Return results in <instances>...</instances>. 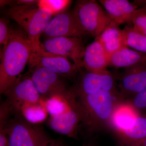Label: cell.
Masks as SVG:
<instances>
[{"label":"cell","mask_w":146,"mask_h":146,"mask_svg":"<svg viewBox=\"0 0 146 146\" xmlns=\"http://www.w3.org/2000/svg\"><path fill=\"white\" fill-rule=\"evenodd\" d=\"M124 44L140 52L146 53V36L133 27L126 25L122 30Z\"/></svg>","instance_id":"ffe728a7"},{"label":"cell","mask_w":146,"mask_h":146,"mask_svg":"<svg viewBox=\"0 0 146 146\" xmlns=\"http://www.w3.org/2000/svg\"><path fill=\"white\" fill-rule=\"evenodd\" d=\"M82 146H96V145H94L93 143H89L88 144H84Z\"/></svg>","instance_id":"f546056e"},{"label":"cell","mask_w":146,"mask_h":146,"mask_svg":"<svg viewBox=\"0 0 146 146\" xmlns=\"http://www.w3.org/2000/svg\"><path fill=\"white\" fill-rule=\"evenodd\" d=\"M74 95L80 113L79 131H81L88 137L104 129H110L115 108L121 102H125L119 90L101 91L88 95Z\"/></svg>","instance_id":"6da1fadb"},{"label":"cell","mask_w":146,"mask_h":146,"mask_svg":"<svg viewBox=\"0 0 146 146\" xmlns=\"http://www.w3.org/2000/svg\"><path fill=\"white\" fill-rule=\"evenodd\" d=\"M131 23L134 29L146 36V8L137 9Z\"/></svg>","instance_id":"cb8c5ba5"},{"label":"cell","mask_w":146,"mask_h":146,"mask_svg":"<svg viewBox=\"0 0 146 146\" xmlns=\"http://www.w3.org/2000/svg\"><path fill=\"white\" fill-rule=\"evenodd\" d=\"M30 77L42 101L55 97L67 98L70 93L61 76L48 69L36 66L31 70Z\"/></svg>","instance_id":"8992f818"},{"label":"cell","mask_w":146,"mask_h":146,"mask_svg":"<svg viewBox=\"0 0 146 146\" xmlns=\"http://www.w3.org/2000/svg\"><path fill=\"white\" fill-rule=\"evenodd\" d=\"M146 86V61L126 68L120 79L119 90L124 101L129 102Z\"/></svg>","instance_id":"7c38bea8"},{"label":"cell","mask_w":146,"mask_h":146,"mask_svg":"<svg viewBox=\"0 0 146 146\" xmlns=\"http://www.w3.org/2000/svg\"><path fill=\"white\" fill-rule=\"evenodd\" d=\"M68 0H40L37 5L39 8L48 11L52 16L62 13L70 4Z\"/></svg>","instance_id":"603a6c76"},{"label":"cell","mask_w":146,"mask_h":146,"mask_svg":"<svg viewBox=\"0 0 146 146\" xmlns=\"http://www.w3.org/2000/svg\"><path fill=\"white\" fill-rule=\"evenodd\" d=\"M38 1L34 0H19L17 1V5L32 6L37 4Z\"/></svg>","instance_id":"4316f807"},{"label":"cell","mask_w":146,"mask_h":146,"mask_svg":"<svg viewBox=\"0 0 146 146\" xmlns=\"http://www.w3.org/2000/svg\"><path fill=\"white\" fill-rule=\"evenodd\" d=\"M72 89L74 94L78 96L94 94L101 91H118L114 77L108 71L102 73L86 71Z\"/></svg>","instance_id":"8fae6325"},{"label":"cell","mask_w":146,"mask_h":146,"mask_svg":"<svg viewBox=\"0 0 146 146\" xmlns=\"http://www.w3.org/2000/svg\"><path fill=\"white\" fill-rule=\"evenodd\" d=\"M119 27L112 22L98 38L95 39L101 43L108 58L113 53L125 46L124 44L122 30Z\"/></svg>","instance_id":"d6986e66"},{"label":"cell","mask_w":146,"mask_h":146,"mask_svg":"<svg viewBox=\"0 0 146 146\" xmlns=\"http://www.w3.org/2000/svg\"><path fill=\"white\" fill-rule=\"evenodd\" d=\"M100 2L104 7L113 22L118 26L131 22L137 9L135 4L127 0H101Z\"/></svg>","instance_id":"2e32d148"},{"label":"cell","mask_w":146,"mask_h":146,"mask_svg":"<svg viewBox=\"0 0 146 146\" xmlns=\"http://www.w3.org/2000/svg\"><path fill=\"white\" fill-rule=\"evenodd\" d=\"M7 15L25 32L32 43L33 53L42 56L51 54L44 49L39 38L52 19L51 13L39 8L37 4L32 6L17 5L9 9Z\"/></svg>","instance_id":"3957f363"},{"label":"cell","mask_w":146,"mask_h":146,"mask_svg":"<svg viewBox=\"0 0 146 146\" xmlns=\"http://www.w3.org/2000/svg\"><path fill=\"white\" fill-rule=\"evenodd\" d=\"M28 63L31 70L36 66L42 67L69 78H74L78 70H79L75 64L70 63L67 58L54 54L41 56L32 53Z\"/></svg>","instance_id":"4fadbf2b"},{"label":"cell","mask_w":146,"mask_h":146,"mask_svg":"<svg viewBox=\"0 0 146 146\" xmlns=\"http://www.w3.org/2000/svg\"><path fill=\"white\" fill-rule=\"evenodd\" d=\"M115 134L118 146H143L146 139V114L140 115L127 127Z\"/></svg>","instance_id":"5bb4252c"},{"label":"cell","mask_w":146,"mask_h":146,"mask_svg":"<svg viewBox=\"0 0 146 146\" xmlns=\"http://www.w3.org/2000/svg\"><path fill=\"white\" fill-rule=\"evenodd\" d=\"M145 61L146 54L131 50L125 46L110 56L108 66L126 69Z\"/></svg>","instance_id":"e0dca14e"},{"label":"cell","mask_w":146,"mask_h":146,"mask_svg":"<svg viewBox=\"0 0 146 146\" xmlns=\"http://www.w3.org/2000/svg\"><path fill=\"white\" fill-rule=\"evenodd\" d=\"M12 115L21 114L22 107L26 105L41 104V96L30 77H21L4 94Z\"/></svg>","instance_id":"52a82bcc"},{"label":"cell","mask_w":146,"mask_h":146,"mask_svg":"<svg viewBox=\"0 0 146 146\" xmlns=\"http://www.w3.org/2000/svg\"><path fill=\"white\" fill-rule=\"evenodd\" d=\"M42 34L48 39L59 36L82 38L88 33L82 27L73 10L55 16Z\"/></svg>","instance_id":"9c48e42d"},{"label":"cell","mask_w":146,"mask_h":146,"mask_svg":"<svg viewBox=\"0 0 146 146\" xmlns=\"http://www.w3.org/2000/svg\"><path fill=\"white\" fill-rule=\"evenodd\" d=\"M143 146H146V139L145 140V142H144L143 144Z\"/></svg>","instance_id":"4dcf8cb0"},{"label":"cell","mask_w":146,"mask_h":146,"mask_svg":"<svg viewBox=\"0 0 146 146\" xmlns=\"http://www.w3.org/2000/svg\"><path fill=\"white\" fill-rule=\"evenodd\" d=\"M127 102L141 115L146 112V86L131 100Z\"/></svg>","instance_id":"d4e9b609"},{"label":"cell","mask_w":146,"mask_h":146,"mask_svg":"<svg viewBox=\"0 0 146 146\" xmlns=\"http://www.w3.org/2000/svg\"><path fill=\"white\" fill-rule=\"evenodd\" d=\"M108 56L103 46L98 39L86 48L82 61V68L91 72L102 73L107 71Z\"/></svg>","instance_id":"9a60e30c"},{"label":"cell","mask_w":146,"mask_h":146,"mask_svg":"<svg viewBox=\"0 0 146 146\" xmlns=\"http://www.w3.org/2000/svg\"><path fill=\"white\" fill-rule=\"evenodd\" d=\"M6 136L9 146H42L53 140L42 126L30 122L21 114L12 115L0 133V137Z\"/></svg>","instance_id":"277c9868"},{"label":"cell","mask_w":146,"mask_h":146,"mask_svg":"<svg viewBox=\"0 0 146 146\" xmlns=\"http://www.w3.org/2000/svg\"><path fill=\"white\" fill-rule=\"evenodd\" d=\"M74 11L82 27L95 39L113 22L107 12L94 0L77 1Z\"/></svg>","instance_id":"5b68a950"},{"label":"cell","mask_w":146,"mask_h":146,"mask_svg":"<svg viewBox=\"0 0 146 146\" xmlns=\"http://www.w3.org/2000/svg\"><path fill=\"white\" fill-rule=\"evenodd\" d=\"M48 113L42 104L26 105L22 107L21 114L33 123L39 124L46 119Z\"/></svg>","instance_id":"44dd1931"},{"label":"cell","mask_w":146,"mask_h":146,"mask_svg":"<svg viewBox=\"0 0 146 146\" xmlns=\"http://www.w3.org/2000/svg\"><path fill=\"white\" fill-rule=\"evenodd\" d=\"M33 53L32 43L25 31L12 29L10 38L1 52V94L4 95L21 77Z\"/></svg>","instance_id":"7a4b0ae2"},{"label":"cell","mask_w":146,"mask_h":146,"mask_svg":"<svg viewBox=\"0 0 146 146\" xmlns=\"http://www.w3.org/2000/svg\"><path fill=\"white\" fill-rule=\"evenodd\" d=\"M47 52L69 58L79 70L82 68V61L86 47L82 38L59 36L46 39L43 44Z\"/></svg>","instance_id":"ba28073f"},{"label":"cell","mask_w":146,"mask_h":146,"mask_svg":"<svg viewBox=\"0 0 146 146\" xmlns=\"http://www.w3.org/2000/svg\"><path fill=\"white\" fill-rule=\"evenodd\" d=\"M42 146H68L64 142L60 139H53L48 144Z\"/></svg>","instance_id":"83f0119b"},{"label":"cell","mask_w":146,"mask_h":146,"mask_svg":"<svg viewBox=\"0 0 146 146\" xmlns=\"http://www.w3.org/2000/svg\"><path fill=\"white\" fill-rule=\"evenodd\" d=\"M11 1H1V6H3L7 4H9V3L11 2Z\"/></svg>","instance_id":"f1b7e54d"},{"label":"cell","mask_w":146,"mask_h":146,"mask_svg":"<svg viewBox=\"0 0 146 146\" xmlns=\"http://www.w3.org/2000/svg\"><path fill=\"white\" fill-rule=\"evenodd\" d=\"M9 21L5 18L0 20V43L4 46L6 44L11 35L12 28L9 27Z\"/></svg>","instance_id":"484cf974"},{"label":"cell","mask_w":146,"mask_h":146,"mask_svg":"<svg viewBox=\"0 0 146 146\" xmlns=\"http://www.w3.org/2000/svg\"><path fill=\"white\" fill-rule=\"evenodd\" d=\"M141 115L129 103L123 102L118 105L113 112L110 128L114 132L127 127Z\"/></svg>","instance_id":"ac0fdd59"},{"label":"cell","mask_w":146,"mask_h":146,"mask_svg":"<svg viewBox=\"0 0 146 146\" xmlns=\"http://www.w3.org/2000/svg\"><path fill=\"white\" fill-rule=\"evenodd\" d=\"M80 123V113L73 92L68 110L60 115L50 116L48 121V125L53 130L74 138H77Z\"/></svg>","instance_id":"30bf717a"},{"label":"cell","mask_w":146,"mask_h":146,"mask_svg":"<svg viewBox=\"0 0 146 146\" xmlns=\"http://www.w3.org/2000/svg\"><path fill=\"white\" fill-rule=\"evenodd\" d=\"M72 96V92L67 98L55 97L44 102V105L50 116H56L63 114L68 110Z\"/></svg>","instance_id":"7402d4cb"}]
</instances>
